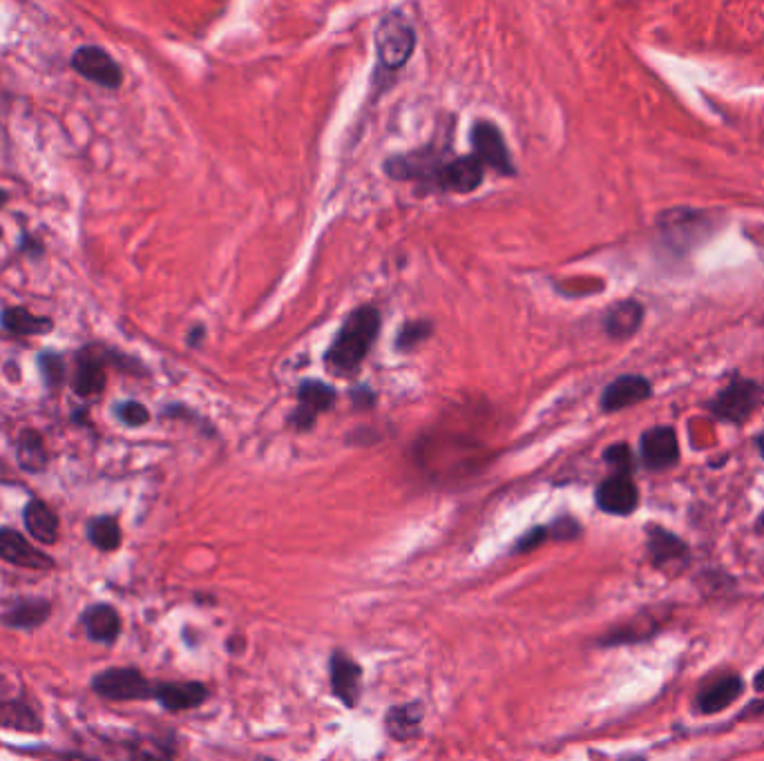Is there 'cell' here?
Instances as JSON below:
<instances>
[{"label": "cell", "instance_id": "22", "mask_svg": "<svg viewBox=\"0 0 764 761\" xmlns=\"http://www.w3.org/2000/svg\"><path fill=\"white\" fill-rule=\"evenodd\" d=\"M423 715L425 708L420 701L405 703V706H394L387 712L385 719L389 737H394L396 741L414 739L420 732V726H423Z\"/></svg>", "mask_w": 764, "mask_h": 761}, {"label": "cell", "instance_id": "21", "mask_svg": "<svg viewBox=\"0 0 764 761\" xmlns=\"http://www.w3.org/2000/svg\"><path fill=\"white\" fill-rule=\"evenodd\" d=\"M52 612L50 601L45 599H21L14 601L9 608L0 614V621H3L7 628L14 630H32L43 625L47 621V616Z\"/></svg>", "mask_w": 764, "mask_h": 761}, {"label": "cell", "instance_id": "2", "mask_svg": "<svg viewBox=\"0 0 764 761\" xmlns=\"http://www.w3.org/2000/svg\"><path fill=\"white\" fill-rule=\"evenodd\" d=\"M155 686L137 668H110L92 677V690L108 701L155 699Z\"/></svg>", "mask_w": 764, "mask_h": 761}, {"label": "cell", "instance_id": "10", "mask_svg": "<svg viewBox=\"0 0 764 761\" xmlns=\"http://www.w3.org/2000/svg\"><path fill=\"white\" fill-rule=\"evenodd\" d=\"M597 507L610 516H630L639 505V489L626 474L608 476L597 487Z\"/></svg>", "mask_w": 764, "mask_h": 761}, {"label": "cell", "instance_id": "36", "mask_svg": "<svg viewBox=\"0 0 764 761\" xmlns=\"http://www.w3.org/2000/svg\"><path fill=\"white\" fill-rule=\"evenodd\" d=\"M756 445H758V451H760V456H762V460H764V433H762V436H758Z\"/></svg>", "mask_w": 764, "mask_h": 761}, {"label": "cell", "instance_id": "29", "mask_svg": "<svg viewBox=\"0 0 764 761\" xmlns=\"http://www.w3.org/2000/svg\"><path fill=\"white\" fill-rule=\"evenodd\" d=\"M114 413H117V418L126 427H143L148 425L150 420V411L137 400H126V402L114 404Z\"/></svg>", "mask_w": 764, "mask_h": 761}, {"label": "cell", "instance_id": "40", "mask_svg": "<svg viewBox=\"0 0 764 761\" xmlns=\"http://www.w3.org/2000/svg\"><path fill=\"white\" fill-rule=\"evenodd\" d=\"M0 237H3V226H0Z\"/></svg>", "mask_w": 764, "mask_h": 761}, {"label": "cell", "instance_id": "6", "mask_svg": "<svg viewBox=\"0 0 764 761\" xmlns=\"http://www.w3.org/2000/svg\"><path fill=\"white\" fill-rule=\"evenodd\" d=\"M472 146L474 157L479 159L485 168H492L501 175H514L512 154L505 146L501 130L490 121H476L472 128Z\"/></svg>", "mask_w": 764, "mask_h": 761}, {"label": "cell", "instance_id": "28", "mask_svg": "<svg viewBox=\"0 0 764 761\" xmlns=\"http://www.w3.org/2000/svg\"><path fill=\"white\" fill-rule=\"evenodd\" d=\"M432 331H434V326H432V322H427V320L407 322L398 333V349H403V351L414 349L416 344L425 342L427 337L432 335Z\"/></svg>", "mask_w": 764, "mask_h": 761}, {"label": "cell", "instance_id": "20", "mask_svg": "<svg viewBox=\"0 0 764 761\" xmlns=\"http://www.w3.org/2000/svg\"><path fill=\"white\" fill-rule=\"evenodd\" d=\"M644 320V306L635 300L617 302L615 306L608 308L604 317V331L613 340H628L633 337Z\"/></svg>", "mask_w": 764, "mask_h": 761}, {"label": "cell", "instance_id": "30", "mask_svg": "<svg viewBox=\"0 0 764 761\" xmlns=\"http://www.w3.org/2000/svg\"><path fill=\"white\" fill-rule=\"evenodd\" d=\"M604 460L610 467L615 469V474H633V454H630V447L626 442H619V445H613L606 449Z\"/></svg>", "mask_w": 764, "mask_h": 761}, {"label": "cell", "instance_id": "13", "mask_svg": "<svg viewBox=\"0 0 764 761\" xmlns=\"http://www.w3.org/2000/svg\"><path fill=\"white\" fill-rule=\"evenodd\" d=\"M331 674V692L333 697L340 699L347 708H356L360 701V686H362V668L345 652H333L329 661Z\"/></svg>", "mask_w": 764, "mask_h": 761}, {"label": "cell", "instance_id": "26", "mask_svg": "<svg viewBox=\"0 0 764 761\" xmlns=\"http://www.w3.org/2000/svg\"><path fill=\"white\" fill-rule=\"evenodd\" d=\"M90 543L101 552H114L121 545V527L114 516H97L88 523Z\"/></svg>", "mask_w": 764, "mask_h": 761}, {"label": "cell", "instance_id": "18", "mask_svg": "<svg viewBox=\"0 0 764 761\" xmlns=\"http://www.w3.org/2000/svg\"><path fill=\"white\" fill-rule=\"evenodd\" d=\"M23 523L27 532L41 545H54L59 541V516L43 500H30L23 509Z\"/></svg>", "mask_w": 764, "mask_h": 761}, {"label": "cell", "instance_id": "11", "mask_svg": "<svg viewBox=\"0 0 764 761\" xmlns=\"http://www.w3.org/2000/svg\"><path fill=\"white\" fill-rule=\"evenodd\" d=\"M336 404V391L320 380H307L298 389V409L293 411V427L307 431L315 425L320 413Z\"/></svg>", "mask_w": 764, "mask_h": 761}, {"label": "cell", "instance_id": "1", "mask_svg": "<svg viewBox=\"0 0 764 761\" xmlns=\"http://www.w3.org/2000/svg\"><path fill=\"white\" fill-rule=\"evenodd\" d=\"M380 333V313L374 306H360L353 311L324 355L327 366L336 373H351L365 362Z\"/></svg>", "mask_w": 764, "mask_h": 761}, {"label": "cell", "instance_id": "15", "mask_svg": "<svg viewBox=\"0 0 764 761\" xmlns=\"http://www.w3.org/2000/svg\"><path fill=\"white\" fill-rule=\"evenodd\" d=\"M744 695V681L738 674H724L709 686H704L695 697V708L702 715H718L731 708Z\"/></svg>", "mask_w": 764, "mask_h": 761}, {"label": "cell", "instance_id": "38", "mask_svg": "<svg viewBox=\"0 0 764 761\" xmlns=\"http://www.w3.org/2000/svg\"><path fill=\"white\" fill-rule=\"evenodd\" d=\"M257 761H275V759H271V757H260Z\"/></svg>", "mask_w": 764, "mask_h": 761}, {"label": "cell", "instance_id": "16", "mask_svg": "<svg viewBox=\"0 0 764 761\" xmlns=\"http://www.w3.org/2000/svg\"><path fill=\"white\" fill-rule=\"evenodd\" d=\"M208 699V690L204 683L197 681H170L157 683L155 686V701L170 712L193 710Z\"/></svg>", "mask_w": 764, "mask_h": 761}, {"label": "cell", "instance_id": "12", "mask_svg": "<svg viewBox=\"0 0 764 761\" xmlns=\"http://www.w3.org/2000/svg\"><path fill=\"white\" fill-rule=\"evenodd\" d=\"M0 558L27 570H50L54 561L12 527H0Z\"/></svg>", "mask_w": 764, "mask_h": 761}, {"label": "cell", "instance_id": "27", "mask_svg": "<svg viewBox=\"0 0 764 761\" xmlns=\"http://www.w3.org/2000/svg\"><path fill=\"white\" fill-rule=\"evenodd\" d=\"M38 371L47 389H59L68 375V366L61 358V353L56 351H41L38 353Z\"/></svg>", "mask_w": 764, "mask_h": 761}, {"label": "cell", "instance_id": "39", "mask_svg": "<svg viewBox=\"0 0 764 761\" xmlns=\"http://www.w3.org/2000/svg\"><path fill=\"white\" fill-rule=\"evenodd\" d=\"M635 761H644V757H635Z\"/></svg>", "mask_w": 764, "mask_h": 761}, {"label": "cell", "instance_id": "37", "mask_svg": "<svg viewBox=\"0 0 764 761\" xmlns=\"http://www.w3.org/2000/svg\"><path fill=\"white\" fill-rule=\"evenodd\" d=\"M9 201V192L7 190H0V208H3Z\"/></svg>", "mask_w": 764, "mask_h": 761}, {"label": "cell", "instance_id": "4", "mask_svg": "<svg viewBox=\"0 0 764 761\" xmlns=\"http://www.w3.org/2000/svg\"><path fill=\"white\" fill-rule=\"evenodd\" d=\"M376 47L380 61L389 70H398L412 59L416 47V34L403 16L382 18L376 32Z\"/></svg>", "mask_w": 764, "mask_h": 761}, {"label": "cell", "instance_id": "23", "mask_svg": "<svg viewBox=\"0 0 764 761\" xmlns=\"http://www.w3.org/2000/svg\"><path fill=\"white\" fill-rule=\"evenodd\" d=\"M0 326L14 335H45L54 329V320L34 315L23 306H14L0 311Z\"/></svg>", "mask_w": 764, "mask_h": 761}, {"label": "cell", "instance_id": "24", "mask_svg": "<svg viewBox=\"0 0 764 761\" xmlns=\"http://www.w3.org/2000/svg\"><path fill=\"white\" fill-rule=\"evenodd\" d=\"M16 460H18V467L27 471V474H41V471H45L50 456H47L41 433L34 429H23L21 433H18Z\"/></svg>", "mask_w": 764, "mask_h": 761}, {"label": "cell", "instance_id": "14", "mask_svg": "<svg viewBox=\"0 0 764 761\" xmlns=\"http://www.w3.org/2000/svg\"><path fill=\"white\" fill-rule=\"evenodd\" d=\"M651 393V382L642 378V375H622V378L610 382L604 393H601V409L606 413H615L635 407V404L651 398Z\"/></svg>", "mask_w": 764, "mask_h": 761}, {"label": "cell", "instance_id": "33", "mask_svg": "<svg viewBox=\"0 0 764 761\" xmlns=\"http://www.w3.org/2000/svg\"><path fill=\"white\" fill-rule=\"evenodd\" d=\"M353 402H356V407H371L376 402V396L367 389H358L353 391Z\"/></svg>", "mask_w": 764, "mask_h": 761}, {"label": "cell", "instance_id": "32", "mask_svg": "<svg viewBox=\"0 0 764 761\" xmlns=\"http://www.w3.org/2000/svg\"><path fill=\"white\" fill-rule=\"evenodd\" d=\"M548 538H550L548 527H534L523 538H519L517 552H532V549H537L539 545L546 543Z\"/></svg>", "mask_w": 764, "mask_h": 761}, {"label": "cell", "instance_id": "35", "mask_svg": "<svg viewBox=\"0 0 764 761\" xmlns=\"http://www.w3.org/2000/svg\"><path fill=\"white\" fill-rule=\"evenodd\" d=\"M753 688H756L758 692H764V668L753 677Z\"/></svg>", "mask_w": 764, "mask_h": 761}, {"label": "cell", "instance_id": "5", "mask_svg": "<svg viewBox=\"0 0 764 761\" xmlns=\"http://www.w3.org/2000/svg\"><path fill=\"white\" fill-rule=\"evenodd\" d=\"M74 72L92 83L108 90H119L123 83V72L119 63L112 59L108 50L99 45H83L72 54Z\"/></svg>", "mask_w": 764, "mask_h": 761}, {"label": "cell", "instance_id": "31", "mask_svg": "<svg viewBox=\"0 0 764 761\" xmlns=\"http://www.w3.org/2000/svg\"><path fill=\"white\" fill-rule=\"evenodd\" d=\"M548 532H550V538H557V541H572V538H577L581 534V525L575 518L563 516L555 520L552 525H548Z\"/></svg>", "mask_w": 764, "mask_h": 761}, {"label": "cell", "instance_id": "19", "mask_svg": "<svg viewBox=\"0 0 764 761\" xmlns=\"http://www.w3.org/2000/svg\"><path fill=\"white\" fill-rule=\"evenodd\" d=\"M105 384H108V375H105L103 360L97 358V355H92L90 349H85L79 355V366H76L74 382H72L76 396L85 400L99 398L105 389Z\"/></svg>", "mask_w": 764, "mask_h": 761}, {"label": "cell", "instance_id": "8", "mask_svg": "<svg viewBox=\"0 0 764 761\" xmlns=\"http://www.w3.org/2000/svg\"><path fill=\"white\" fill-rule=\"evenodd\" d=\"M646 547L653 565L660 567V570L682 572L689 565V547H686L680 536L668 532L662 525L646 527Z\"/></svg>", "mask_w": 764, "mask_h": 761}, {"label": "cell", "instance_id": "25", "mask_svg": "<svg viewBox=\"0 0 764 761\" xmlns=\"http://www.w3.org/2000/svg\"><path fill=\"white\" fill-rule=\"evenodd\" d=\"M0 726L21 732H38L43 728L36 710L21 699H0Z\"/></svg>", "mask_w": 764, "mask_h": 761}, {"label": "cell", "instance_id": "3", "mask_svg": "<svg viewBox=\"0 0 764 761\" xmlns=\"http://www.w3.org/2000/svg\"><path fill=\"white\" fill-rule=\"evenodd\" d=\"M762 402V387L753 380L733 378L718 396L709 402V411L715 418L733 425H742Z\"/></svg>", "mask_w": 764, "mask_h": 761}, {"label": "cell", "instance_id": "9", "mask_svg": "<svg viewBox=\"0 0 764 761\" xmlns=\"http://www.w3.org/2000/svg\"><path fill=\"white\" fill-rule=\"evenodd\" d=\"M639 454L646 469L664 471L677 465L680 460V445L671 427H653L639 438Z\"/></svg>", "mask_w": 764, "mask_h": 761}, {"label": "cell", "instance_id": "34", "mask_svg": "<svg viewBox=\"0 0 764 761\" xmlns=\"http://www.w3.org/2000/svg\"><path fill=\"white\" fill-rule=\"evenodd\" d=\"M21 250L23 253H30V255H43V246L36 242L34 237L30 235H23L21 237Z\"/></svg>", "mask_w": 764, "mask_h": 761}, {"label": "cell", "instance_id": "17", "mask_svg": "<svg viewBox=\"0 0 764 761\" xmlns=\"http://www.w3.org/2000/svg\"><path fill=\"white\" fill-rule=\"evenodd\" d=\"M81 623L88 639L94 643L110 645L117 641L121 634V616L108 603L90 605V608L81 614Z\"/></svg>", "mask_w": 764, "mask_h": 761}, {"label": "cell", "instance_id": "7", "mask_svg": "<svg viewBox=\"0 0 764 761\" xmlns=\"http://www.w3.org/2000/svg\"><path fill=\"white\" fill-rule=\"evenodd\" d=\"M485 177V166L474 157V154H465V157H456L452 161L441 163L438 168L434 183L441 190L456 192V195H470V192L479 190Z\"/></svg>", "mask_w": 764, "mask_h": 761}]
</instances>
